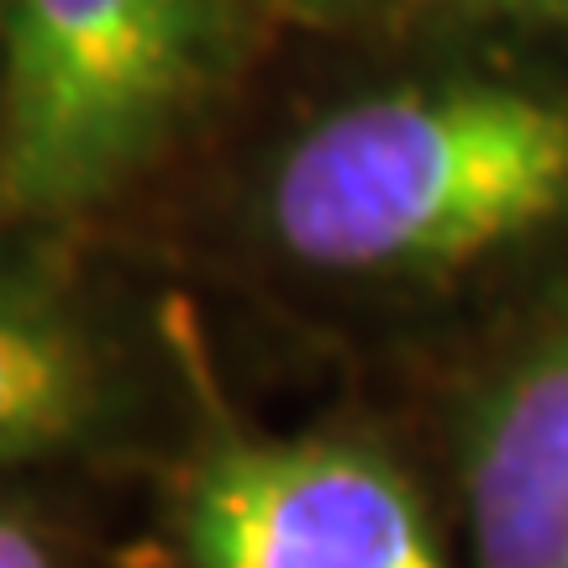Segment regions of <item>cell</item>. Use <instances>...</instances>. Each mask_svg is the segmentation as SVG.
Returning a JSON list of instances; mask_svg holds the SVG:
<instances>
[{
    "instance_id": "6da1fadb",
    "label": "cell",
    "mask_w": 568,
    "mask_h": 568,
    "mask_svg": "<svg viewBox=\"0 0 568 568\" xmlns=\"http://www.w3.org/2000/svg\"><path fill=\"white\" fill-rule=\"evenodd\" d=\"M568 211V101L500 80L385 90L332 111L274 169L268 222L347 274L468 264Z\"/></svg>"
},
{
    "instance_id": "7a4b0ae2",
    "label": "cell",
    "mask_w": 568,
    "mask_h": 568,
    "mask_svg": "<svg viewBox=\"0 0 568 568\" xmlns=\"http://www.w3.org/2000/svg\"><path fill=\"white\" fill-rule=\"evenodd\" d=\"M226 38L222 0H6L0 211L105 201L201 105Z\"/></svg>"
},
{
    "instance_id": "3957f363",
    "label": "cell",
    "mask_w": 568,
    "mask_h": 568,
    "mask_svg": "<svg viewBox=\"0 0 568 568\" xmlns=\"http://www.w3.org/2000/svg\"><path fill=\"white\" fill-rule=\"evenodd\" d=\"M184 542L195 568H443L406 474L337 437L205 453Z\"/></svg>"
},
{
    "instance_id": "277c9868",
    "label": "cell",
    "mask_w": 568,
    "mask_h": 568,
    "mask_svg": "<svg viewBox=\"0 0 568 568\" xmlns=\"http://www.w3.org/2000/svg\"><path fill=\"white\" fill-rule=\"evenodd\" d=\"M468 510L479 568H568V311L479 400Z\"/></svg>"
},
{
    "instance_id": "5b68a950",
    "label": "cell",
    "mask_w": 568,
    "mask_h": 568,
    "mask_svg": "<svg viewBox=\"0 0 568 568\" xmlns=\"http://www.w3.org/2000/svg\"><path fill=\"white\" fill-rule=\"evenodd\" d=\"M101 400V358L74 316L0 274V464L74 437Z\"/></svg>"
},
{
    "instance_id": "8992f818",
    "label": "cell",
    "mask_w": 568,
    "mask_h": 568,
    "mask_svg": "<svg viewBox=\"0 0 568 568\" xmlns=\"http://www.w3.org/2000/svg\"><path fill=\"white\" fill-rule=\"evenodd\" d=\"M274 6L301 21H316V27H347V21H368L389 11L395 0H274Z\"/></svg>"
},
{
    "instance_id": "52a82bcc",
    "label": "cell",
    "mask_w": 568,
    "mask_h": 568,
    "mask_svg": "<svg viewBox=\"0 0 568 568\" xmlns=\"http://www.w3.org/2000/svg\"><path fill=\"white\" fill-rule=\"evenodd\" d=\"M0 568H53V564H48V552L38 548L32 531L0 516Z\"/></svg>"
},
{
    "instance_id": "ba28073f",
    "label": "cell",
    "mask_w": 568,
    "mask_h": 568,
    "mask_svg": "<svg viewBox=\"0 0 568 568\" xmlns=\"http://www.w3.org/2000/svg\"><path fill=\"white\" fill-rule=\"evenodd\" d=\"M495 11H510V17L542 21V27H564L568 32V0H489Z\"/></svg>"
}]
</instances>
